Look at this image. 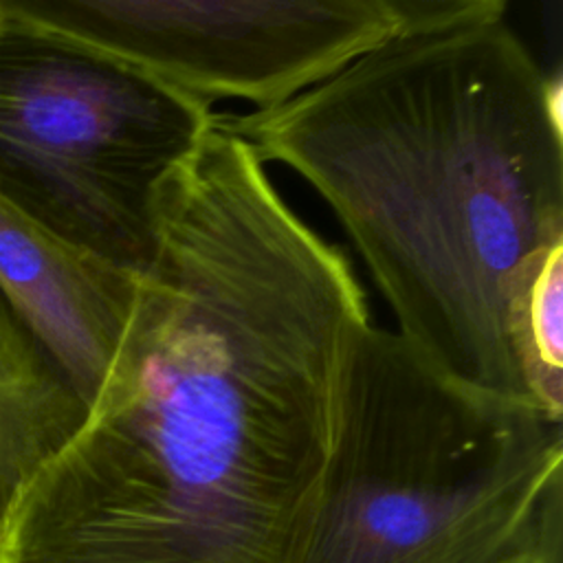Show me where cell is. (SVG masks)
<instances>
[{"instance_id": "obj_5", "label": "cell", "mask_w": 563, "mask_h": 563, "mask_svg": "<svg viewBox=\"0 0 563 563\" xmlns=\"http://www.w3.org/2000/svg\"><path fill=\"white\" fill-rule=\"evenodd\" d=\"M99 51L209 108H277L398 35L387 0H35Z\"/></svg>"}, {"instance_id": "obj_8", "label": "cell", "mask_w": 563, "mask_h": 563, "mask_svg": "<svg viewBox=\"0 0 563 563\" xmlns=\"http://www.w3.org/2000/svg\"><path fill=\"white\" fill-rule=\"evenodd\" d=\"M508 339L528 402L563 420V242L521 275L508 306Z\"/></svg>"}, {"instance_id": "obj_2", "label": "cell", "mask_w": 563, "mask_h": 563, "mask_svg": "<svg viewBox=\"0 0 563 563\" xmlns=\"http://www.w3.org/2000/svg\"><path fill=\"white\" fill-rule=\"evenodd\" d=\"M218 114L323 198L405 341L528 402L508 306L563 242L561 77L506 18L396 35L277 108Z\"/></svg>"}, {"instance_id": "obj_10", "label": "cell", "mask_w": 563, "mask_h": 563, "mask_svg": "<svg viewBox=\"0 0 563 563\" xmlns=\"http://www.w3.org/2000/svg\"><path fill=\"white\" fill-rule=\"evenodd\" d=\"M534 563H563V499L556 501L545 515Z\"/></svg>"}, {"instance_id": "obj_9", "label": "cell", "mask_w": 563, "mask_h": 563, "mask_svg": "<svg viewBox=\"0 0 563 563\" xmlns=\"http://www.w3.org/2000/svg\"><path fill=\"white\" fill-rule=\"evenodd\" d=\"M398 35L435 33L455 26L504 20V0H387Z\"/></svg>"}, {"instance_id": "obj_1", "label": "cell", "mask_w": 563, "mask_h": 563, "mask_svg": "<svg viewBox=\"0 0 563 563\" xmlns=\"http://www.w3.org/2000/svg\"><path fill=\"white\" fill-rule=\"evenodd\" d=\"M369 321L347 255L216 112L161 187L114 356L4 515L0 563H279Z\"/></svg>"}, {"instance_id": "obj_4", "label": "cell", "mask_w": 563, "mask_h": 563, "mask_svg": "<svg viewBox=\"0 0 563 563\" xmlns=\"http://www.w3.org/2000/svg\"><path fill=\"white\" fill-rule=\"evenodd\" d=\"M213 121L35 0H0V196L66 242L143 273L161 187Z\"/></svg>"}, {"instance_id": "obj_7", "label": "cell", "mask_w": 563, "mask_h": 563, "mask_svg": "<svg viewBox=\"0 0 563 563\" xmlns=\"http://www.w3.org/2000/svg\"><path fill=\"white\" fill-rule=\"evenodd\" d=\"M86 416L88 405L66 372L0 290V523Z\"/></svg>"}, {"instance_id": "obj_3", "label": "cell", "mask_w": 563, "mask_h": 563, "mask_svg": "<svg viewBox=\"0 0 563 563\" xmlns=\"http://www.w3.org/2000/svg\"><path fill=\"white\" fill-rule=\"evenodd\" d=\"M563 420L451 378L367 323L321 484L279 563H534Z\"/></svg>"}, {"instance_id": "obj_6", "label": "cell", "mask_w": 563, "mask_h": 563, "mask_svg": "<svg viewBox=\"0 0 563 563\" xmlns=\"http://www.w3.org/2000/svg\"><path fill=\"white\" fill-rule=\"evenodd\" d=\"M136 275L70 242L0 196V290L86 405L114 356Z\"/></svg>"}]
</instances>
